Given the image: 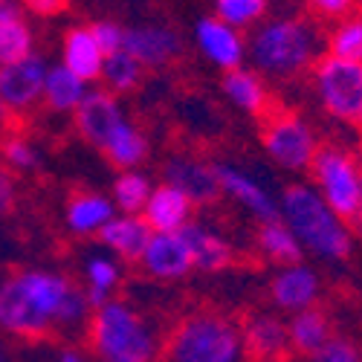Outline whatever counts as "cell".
I'll return each instance as SVG.
<instances>
[{"mask_svg": "<svg viewBox=\"0 0 362 362\" xmlns=\"http://www.w3.org/2000/svg\"><path fill=\"white\" fill-rule=\"evenodd\" d=\"M177 235L183 238V244H186V250L192 255V267L203 269V273H221V269L235 264V250L226 244L223 238L206 232L203 226L189 223Z\"/></svg>", "mask_w": 362, "mask_h": 362, "instance_id": "5bb4252c", "label": "cell"}, {"mask_svg": "<svg viewBox=\"0 0 362 362\" xmlns=\"http://www.w3.org/2000/svg\"><path fill=\"white\" fill-rule=\"evenodd\" d=\"M26 6L35 15H55V12L67 9V4H55V0H33V4H26Z\"/></svg>", "mask_w": 362, "mask_h": 362, "instance_id": "f35d334b", "label": "cell"}, {"mask_svg": "<svg viewBox=\"0 0 362 362\" xmlns=\"http://www.w3.org/2000/svg\"><path fill=\"white\" fill-rule=\"evenodd\" d=\"M105 154H107V160L116 165V168H131V165H136L142 157H145V151H148V142H145V136L134 128V125H119L113 134H110V139L105 142Z\"/></svg>", "mask_w": 362, "mask_h": 362, "instance_id": "4316f807", "label": "cell"}, {"mask_svg": "<svg viewBox=\"0 0 362 362\" xmlns=\"http://www.w3.org/2000/svg\"><path fill=\"white\" fill-rule=\"evenodd\" d=\"M0 362H12V359H9V351H6L4 345H0Z\"/></svg>", "mask_w": 362, "mask_h": 362, "instance_id": "b9f144b4", "label": "cell"}, {"mask_svg": "<svg viewBox=\"0 0 362 362\" xmlns=\"http://www.w3.org/2000/svg\"><path fill=\"white\" fill-rule=\"evenodd\" d=\"M240 354L247 362H293L287 327L269 313H247L238 322Z\"/></svg>", "mask_w": 362, "mask_h": 362, "instance_id": "ba28073f", "label": "cell"}, {"mask_svg": "<svg viewBox=\"0 0 362 362\" xmlns=\"http://www.w3.org/2000/svg\"><path fill=\"white\" fill-rule=\"evenodd\" d=\"M192 212V203L171 186H160L157 192H151L145 203V223L151 229H157L160 235H171L186 226V218Z\"/></svg>", "mask_w": 362, "mask_h": 362, "instance_id": "ac0fdd59", "label": "cell"}, {"mask_svg": "<svg viewBox=\"0 0 362 362\" xmlns=\"http://www.w3.org/2000/svg\"><path fill=\"white\" fill-rule=\"evenodd\" d=\"M18 4H9V0H0V23L6 21H18Z\"/></svg>", "mask_w": 362, "mask_h": 362, "instance_id": "ab89813d", "label": "cell"}, {"mask_svg": "<svg viewBox=\"0 0 362 362\" xmlns=\"http://www.w3.org/2000/svg\"><path fill=\"white\" fill-rule=\"evenodd\" d=\"M44 62L38 55H29L12 67H0V102L9 107H29L44 93Z\"/></svg>", "mask_w": 362, "mask_h": 362, "instance_id": "8fae6325", "label": "cell"}, {"mask_svg": "<svg viewBox=\"0 0 362 362\" xmlns=\"http://www.w3.org/2000/svg\"><path fill=\"white\" fill-rule=\"evenodd\" d=\"M313 362H362V354H359V348L354 342L334 337L313 356Z\"/></svg>", "mask_w": 362, "mask_h": 362, "instance_id": "d590c367", "label": "cell"}, {"mask_svg": "<svg viewBox=\"0 0 362 362\" xmlns=\"http://www.w3.org/2000/svg\"><path fill=\"white\" fill-rule=\"evenodd\" d=\"M223 90L232 96L235 105H240L244 110H250L255 119L267 110V105L273 102V96L267 93L264 81L255 76V73H247V70H229L223 76Z\"/></svg>", "mask_w": 362, "mask_h": 362, "instance_id": "d4e9b609", "label": "cell"}, {"mask_svg": "<svg viewBox=\"0 0 362 362\" xmlns=\"http://www.w3.org/2000/svg\"><path fill=\"white\" fill-rule=\"evenodd\" d=\"M90 348L102 362H154L157 339L139 313L125 305H102L90 322Z\"/></svg>", "mask_w": 362, "mask_h": 362, "instance_id": "7a4b0ae2", "label": "cell"}, {"mask_svg": "<svg viewBox=\"0 0 362 362\" xmlns=\"http://www.w3.org/2000/svg\"><path fill=\"white\" fill-rule=\"evenodd\" d=\"M113 194H116V203L125 209V212H136V209H142L151 197V189H148V180L134 174V171H125L122 177L116 180L113 186Z\"/></svg>", "mask_w": 362, "mask_h": 362, "instance_id": "1f68e13d", "label": "cell"}, {"mask_svg": "<svg viewBox=\"0 0 362 362\" xmlns=\"http://www.w3.org/2000/svg\"><path fill=\"white\" fill-rule=\"evenodd\" d=\"M64 362H81L76 354H64Z\"/></svg>", "mask_w": 362, "mask_h": 362, "instance_id": "7bdbcfd3", "label": "cell"}, {"mask_svg": "<svg viewBox=\"0 0 362 362\" xmlns=\"http://www.w3.org/2000/svg\"><path fill=\"white\" fill-rule=\"evenodd\" d=\"M64 64L78 81H93V78L102 76L105 55L99 52L93 35H90V26H76L67 33V38H64Z\"/></svg>", "mask_w": 362, "mask_h": 362, "instance_id": "d6986e66", "label": "cell"}, {"mask_svg": "<svg viewBox=\"0 0 362 362\" xmlns=\"http://www.w3.org/2000/svg\"><path fill=\"white\" fill-rule=\"evenodd\" d=\"M0 327L21 339H44L49 334L52 322L44 316V310L33 301V296L26 293L21 276L9 279L0 287Z\"/></svg>", "mask_w": 362, "mask_h": 362, "instance_id": "9c48e42d", "label": "cell"}, {"mask_svg": "<svg viewBox=\"0 0 362 362\" xmlns=\"http://www.w3.org/2000/svg\"><path fill=\"white\" fill-rule=\"evenodd\" d=\"M284 215L296 238L327 258L351 255V235L339 218L325 206V200L308 186H290L284 192Z\"/></svg>", "mask_w": 362, "mask_h": 362, "instance_id": "3957f363", "label": "cell"}, {"mask_svg": "<svg viewBox=\"0 0 362 362\" xmlns=\"http://www.w3.org/2000/svg\"><path fill=\"white\" fill-rule=\"evenodd\" d=\"M0 122H9V110H6L4 102H0Z\"/></svg>", "mask_w": 362, "mask_h": 362, "instance_id": "60d3db41", "label": "cell"}, {"mask_svg": "<svg viewBox=\"0 0 362 362\" xmlns=\"http://www.w3.org/2000/svg\"><path fill=\"white\" fill-rule=\"evenodd\" d=\"M21 281H23L26 293L33 296V301L44 310V316L49 322H58V316H62L70 293L76 290L67 279L49 276V273H21Z\"/></svg>", "mask_w": 362, "mask_h": 362, "instance_id": "603a6c76", "label": "cell"}, {"mask_svg": "<svg viewBox=\"0 0 362 362\" xmlns=\"http://www.w3.org/2000/svg\"><path fill=\"white\" fill-rule=\"evenodd\" d=\"M0 160H4L6 165H15V168H33L38 163L35 151L29 148V142L15 136V134H6L4 142H0Z\"/></svg>", "mask_w": 362, "mask_h": 362, "instance_id": "836d02e7", "label": "cell"}, {"mask_svg": "<svg viewBox=\"0 0 362 362\" xmlns=\"http://www.w3.org/2000/svg\"><path fill=\"white\" fill-rule=\"evenodd\" d=\"M351 9H354V4H348V0H316V4H310V12L325 15V18H334V15H342Z\"/></svg>", "mask_w": 362, "mask_h": 362, "instance_id": "74e56055", "label": "cell"}, {"mask_svg": "<svg viewBox=\"0 0 362 362\" xmlns=\"http://www.w3.org/2000/svg\"><path fill=\"white\" fill-rule=\"evenodd\" d=\"M44 96H47V105L55 110H73L84 99V87L67 67H55L52 73H47Z\"/></svg>", "mask_w": 362, "mask_h": 362, "instance_id": "83f0119b", "label": "cell"}, {"mask_svg": "<svg viewBox=\"0 0 362 362\" xmlns=\"http://www.w3.org/2000/svg\"><path fill=\"white\" fill-rule=\"evenodd\" d=\"M151 226L145 218H122V221H110L99 229V240L113 252H119L125 261H142L148 244H151Z\"/></svg>", "mask_w": 362, "mask_h": 362, "instance_id": "e0dca14e", "label": "cell"}, {"mask_svg": "<svg viewBox=\"0 0 362 362\" xmlns=\"http://www.w3.org/2000/svg\"><path fill=\"white\" fill-rule=\"evenodd\" d=\"M163 177L168 180L165 186L177 189L189 203H200V206H212L221 200L223 189L215 177V168H209L197 160H186V157H171L163 168Z\"/></svg>", "mask_w": 362, "mask_h": 362, "instance_id": "30bf717a", "label": "cell"}, {"mask_svg": "<svg viewBox=\"0 0 362 362\" xmlns=\"http://www.w3.org/2000/svg\"><path fill=\"white\" fill-rule=\"evenodd\" d=\"M215 177H218L221 189L229 192L235 200L244 203L250 212H255L261 223H279V209L273 206V200H269L250 177H244V174L235 171V168H226V165H218L215 168Z\"/></svg>", "mask_w": 362, "mask_h": 362, "instance_id": "44dd1931", "label": "cell"}, {"mask_svg": "<svg viewBox=\"0 0 362 362\" xmlns=\"http://www.w3.org/2000/svg\"><path fill=\"white\" fill-rule=\"evenodd\" d=\"M122 47L134 62L142 67H163L168 62L183 52V41L171 29H160V26H148V29H128L122 35Z\"/></svg>", "mask_w": 362, "mask_h": 362, "instance_id": "7c38bea8", "label": "cell"}, {"mask_svg": "<svg viewBox=\"0 0 362 362\" xmlns=\"http://www.w3.org/2000/svg\"><path fill=\"white\" fill-rule=\"evenodd\" d=\"M316 183L325 192V206L334 209L339 223H356L359 203H362V168L354 157H348L342 148L322 145L316 148V157L310 163Z\"/></svg>", "mask_w": 362, "mask_h": 362, "instance_id": "8992f818", "label": "cell"}, {"mask_svg": "<svg viewBox=\"0 0 362 362\" xmlns=\"http://www.w3.org/2000/svg\"><path fill=\"white\" fill-rule=\"evenodd\" d=\"M313 58V29L301 18H281L267 23L252 38V62L261 73L293 78Z\"/></svg>", "mask_w": 362, "mask_h": 362, "instance_id": "277c9868", "label": "cell"}, {"mask_svg": "<svg viewBox=\"0 0 362 362\" xmlns=\"http://www.w3.org/2000/svg\"><path fill=\"white\" fill-rule=\"evenodd\" d=\"M290 334V348L298 354V356H316L330 339V319L325 310H316V308H308L301 310L293 325L287 327Z\"/></svg>", "mask_w": 362, "mask_h": 362, "instance_id": "7402d4cb", "label": "cell"}, {"mask_svg": "<svg viewBox=\"0 0 362 362\" xmlns=\"http://www.w3.org/2000/svg\"><path fill=\"white\" fill-rule=\"evenodd\" d=\"M316 87L325 110L362 134V64L327 55L316 64Z\"/></svg>", "mask_w": 362, "mask_h": 362, "instance_id": "52a82bcc", "label": "cell"}, {"mask_svg": "<svg viewBox=\"0 0 362 362\" xmlns=\"http://www.w3.org/2000/svg\"><path fill=\"white\" fill-rule=\"evenodd\" d=\"M258 136L276 163L293 171H310V163L316 157V139L305 125V119L284 107L279 99L269 102L267 110L258 116Z\"/></svg>", "mask_w": 362, "mask_h": 362, "instance_id": "5b68a950", "label": "cell"}, {"mask_svg": "<svg viewBox=\"0 0 362 362\" xmlns=\"http://www.w3.org/2000/svg\"><path fill=\"white\" fill-rule=\"evenodd\" d=\"M142 264L151 276L157 279H183L192 269V255L177 232L171 235H154L142 255Z\"/></svg>", "mask_w": 362, "mask_h": 362, "instance_id": "9a60e30c", "label": "cell"}, {"mask_svg": "<svg viewBox=\"0 0 362 362\" xmlns=\"http://www.w3.org/2000/svg\"><path fill=\"white\" fill-rule=\"evenodd\" d=\"M15 206V180L9 174V165L0 160V215H6Z\"/></svg>", "mask_w": 362, "mask_h": 362, "instance_id": "8d00e7d4", "label": "cell"}, {"mask_svg": "<svg viewBox=\"0 0 362 362\" xmlns=\"http://www.w3.org/2000/svg\"><path fill=\"white\" fill-rule=\"evenodd\" d=\"M197 41H200L203 52L212 58L215 64H221L226 70H238L240 55H244V47H240V38L232 33L223 21L203 18L197 23Z\"/></svg>", "mask_w": 362, "mask_h": 362, "instance_id": "ffe728a7", "label": "cell"}, {"mask_svg": "<svg viewBox=\"0 0 362 362\" xmlns=\"http://www.w3.org/2000/svg\"><path fill=\"white\" fill-rule=\"evenodd\" d=\"M330 58H339L348 64H362V15L342 21L327 38Z\"/></svg>", "mask_w": 362, "mask_h": 362, "instance_id": "f1b7e54d", "label": "cell"}, {"mask_svg": "<svg viewBox=\"0 0 362 362\" xmlns=\"http://www.w3.org/2000/svg\"><path fill=\"white\" fill-rule=\"evenodd\" d=\"M258 250L269 261L281 264L284 269L301 267V247H298V240L281 223H261V229H258Z\"/></svg>", "mask_w": 362, "mask_h": 362, "instance_id": "484cf974", "label": "cell"}, {"mask_svg": "<svg viewBox=\"0 0 362 362\" xmlns=\"http://www.w3.org/2000/svg\"><path fill=\"white\" fill-rule=\"evenodd\" d=\"M218 21H223L226 26L229 23H235V26H240V23H252V21H258L264 12H267V4L264 0H218Z\"/></svg>", "mask_w": 362, "mask_h": 362, "instance_id": "d6a6232c", "label": "cell"}, {"mask_svg": "<svg viewBox=\"0 0 362 362\" xmlns=\"http://www.w3.org/2000/svg\"><path fill=\"white\" fill-rule=\"evenodd\" d=\"M102 76L107 78V84L113 90H134L139 84V78H142V67L134 62V58L125 49H119V52H113V55L105 58Z\"/></svg>", "mask_w": 362, "mask_h": 362, "instance_id": "4dcf8cb0", "label": "cell"}, {"mask_svg": "<svg viewBox=\"0 0 362 362\" xmlns=\"http://www.w3.org/2000/svg\"><path fill=\"white\" fill-rule=\"evenodd\" d=\"M110 215H113V206L107 203L105 194L87 192V189H78L70 194L67 221L76 232H96L105 223H110Z\"/></svg>", "mask_w": 362, "mask_h": 362, "instance_id": "cb8c5ba5", "label": "cell"}, {"mask_svg": "<svg viewBox=\"0 0 362 362\" xmlns=\"http://www.w3.org/2000/svg\"><path fill=\"white\" fill-rule=\"evenodd\" d=\"M119 125H122V116H119V105L113 102V96L90 93L81 99V105L76 110V128L90 145L105 148V142L110 139V134Z\"/></svg>", "mask_w": 362, "mask_h": 362, "instance_id": "4fadbf2b", "label": "cell"}, {"mask_svg": "<svg viewBox=\"0 0 362 362\" xmlns=\"http://www.w3.org/2000/svg\"><path fill=\"white\" fill-rule=\"evenodd\" d=\"M240 359V334L238 322L221 310L197 308L180 316L165 334V342L157 348L154 362H238Z\"/></svg>", "mask_w": 362, "mask_h": 362, "instance_id": "6da1fadb", "label": "cell"}, {"mask_svg": "<svg viewBox=\"0 0 362 362\" xmlns=\"http://www.w3.org/2000/svg\"><path fill=\"white\" fill-rule=\"evenodd\" d=\"M319 293V281L308 267H290L284 273H279L269 284V296L279 308L284 310H308Z\"/></svg>", "mask_w": 362, "mask_h": 362, "instance_id": "2e32d148", "label": "cell"}, {"mask_svg": "<svg viewBox=\"0 0 362 362\" xmlns=\"http://www.w3.org/2000/svg\"><path fill=\"white\" fill-rule=\"evenodd\" d=\"M29 47H33V33L21 18L0 23V67H12L29 58Z\"/></svg>", "mask_w": 362, "mask_h": 362, "instance_id": "f546056e", "label": "cell"}, {"mask_svg": "<svg viewBox=\"0 0 362 362\" xmlns=\"http://www.w3.org/2000/svg\"><path fill=\"white\" fill-rule=\"evenodd\" d=\"M90 35H93V41H96V47H99V52H102L105 58L122 49V35H125V33H122V29H119L116 23H110V21L93 23V26H90Z\"/></svg>", "mask_w": 362, "mask_h": 362, "instance_id": "e575fe53", "label": "cell"}]
</instances>
